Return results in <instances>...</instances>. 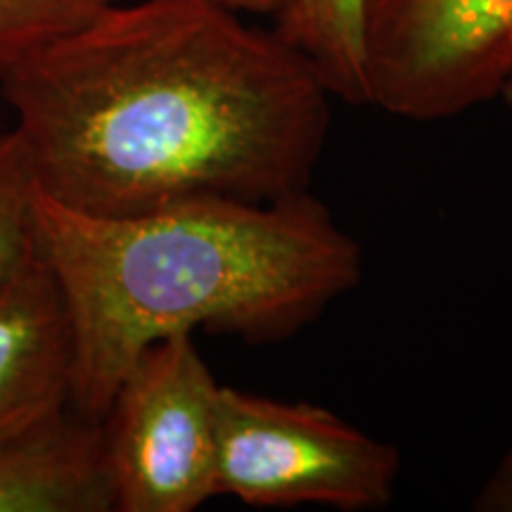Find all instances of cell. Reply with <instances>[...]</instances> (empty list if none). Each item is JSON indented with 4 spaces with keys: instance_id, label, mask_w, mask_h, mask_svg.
I'll return each instance as SVG.
<instances>
[{
    "instance_id": "1",
    "label": "cell",
    "mask_w": 512,
    "mask_h": 512,
    "mask_svg": "<svg viewBox=\"0 0 512 512\" xmlns=\"http://www.w3.org/2000/svg\"><path fill=\"white\" fill-rule=\"evenodd\" d=\"M36 190L88 216L306 192L332 95L223 0H119L0 74Z\"/></svg>"
},
{
    "instance_id": "2",
    "label": "cell",
    "mask_w": 512,
    "mask_h": 512,
    "mask_svg": "<svg viewBox=\"0 0 512 512\" xmlns=\"http://www.w3.org/2000/svg\"><path fill=\"white\" fill-rule=\"evenodd\" d=\"M31 238L74 325L72 411L102 420L140 351L209 330L268 344L363 280V252L309 190L275 202L188 200L88 216L34 192Z\"/></svg>"
},
{
    "instance_id": "3",
    "label": "cell",
    "mask_w": 512,
    "mask_h": 512,
    "mask_svg": "<svg viewBox=\"0 0 512 512\" xmlns=\"http://www.w3.org/2000/svg\"><path fill=\"white\" fill-rule=\"evenodd\" d=\"M399 472L392 444L328 408L221 387L219 496L252 508L373 512L392 503Z\"/></svg>"
},
{
    "instance_id": "4",
    "label": "cell",
    "mask_w": 512,
    "mask_h": 512,
    "mask_svg": "<svg viewBox=\"0 0 512 512\" xmlns=\"http://www.w3.org/2000/svg\"><path fill=\"white\" fill-rule=\"evenodd\" d=\"M219 399L192 332L140 351L100 420L114 510L195 512L219 496Z\"/></svg>"
},
{
    "instance_id": "5",
    "label": "cell",
    "mask_w": 512,
    "mask_h": 512,
    "mask_svg": "<svg viewBox=\"0 0 512 512\" xmlns=\"http://www.w3.org/2000/svg\"><path fill=\"white\" fill-rule=\"evenodd\" d=\"M370 107L444 121L501 98L512 0H363Z\"/></svg>"
},
{
    "instance_id": "6",
    "label": "cell",
    "mask_w": 512,
    "mask_h": 512,
    "mask_svg": "<svg viewBox=\"0 0 512 512\" xmlns=\"http://www.w3.org/2000/svg\"><path fill=\"white\" fill-rule=\"evenodd\" d=\"M74 325L60 280L29 252L0 275V446L72 411Z\"/></svg>"
},
{
    "instance_id": "7",
    "label": "cell",
    "mask_w": 512,
    "mask_h": 512,
    "mask_svg": "<svg viewBox=\"0 0 512 512\" xmlns=\"http://www.w3.org/2000/svg\"><path fill=\"white\" fill-rule=\"evenodd\" d=\"M100 420L69 411L0 446V512H110Z\"/></svg>"
},
{
    "instance_id": "8",
    "label": "cell",
    "mask_w": 512,
    "mask_h": 512,
    "mask_svg": "<svg viewBox=\"0 0 512 512\" xmlns=\"http://www.w3.org/2000/svg\"><path fill=\"white\" fill-rule=\"evenodd\" d=\"M275 31L311 62L332 98L370 107L363 0H292Z\"/></svg>"
},
{
    "instance_id": "9",
    "label": "cell",
    "mask_w": 512,
    "mask_h": 512,
    "mask_svg": "<svg viewBox=\"0 0 512 512\" xmlns=\"http://www.w3.org/2000/svg\"><path fill=\"white\" fill-rule=\"evenodd\" d=\"M119 0H0V74Z\"/></svg>"
},
{
    "instance_id": "10",
    "label": "cell",
    "mask_w": 512,
    "mask_h": 512,
    "mask_svg": "<svg viewBox=\"0 0 512 512\" xmlns=\"http://www.w3.org/2000/svg\"><path fill=\"white\" fill-rule=\"evenodd\" d=\"M36 181L17 131L0 136V275L29 252Z\"/></svg>"
},
{
    "instance_id": "11",
    "label": "cell",
    "mask_w": 512,
    "mask_h": 512,
    "mask_svg": "<svg viewBox=\"0 0 512 512\" xmlns=\"http://www.w3.org/2000/svg\"><path fill=\"white\" fill-rule=\"evenodd\" d=\"M477 510L486 512H512V451L503 456L501 463L496 465L494 475L486 479L484 489L479 491Z\"/></svg>"
},
{
    "instance_id": "12",
    "label": "cell",
    "mask_w": 512,
    "mask_h": 512,
    "mask_svg": "<svg viewBox=\"0 0 512 512\" xmlns=\"http://www.w3.org/2000/svg\"><path fill=\"white\" fill-rule=\"evenodd\" d=\"M223 3L240 12H256V15L278 17L292 0H223Z\"/></svg>"
},
{
    "instance_id": "13",
    "label": "cell",
    "mask_w": 512,
    "mask_h": 512,
    "mask_svg": "<svg viewBox=\"0 0 512 512\" xmlns=\"http://www.w3.org/2000/svg\"><path fill=\"white\" fill-rule=\"evenodd\" d=\"M501 98L508 102V105L512 107V69H510V74H508V79H505V83H503V91H501Z\"/></svg>"
},
{
    "instance_id": "14",
    "label": "cell",
    "mask_w": 512,
    "mask_h": 512,
    "mask_svg": "<svg viewBox=\"0 0 512 512\" xmlns=\"http://www.w3.org/2000/svg\"><path fill=\"white\" fill-rule=\"evenodd\" d=\"M3 133H5V131H3V128H0V136H3Z\"/></svg>"
}]
</instances>
